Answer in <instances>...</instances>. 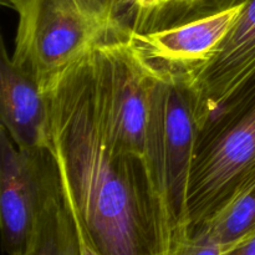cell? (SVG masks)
<instances>
[{
	"mask_svg": "<svg viewBox=\"0 0 255 255\" xmlns=\"http://www.w3.org/2000/svg\"><path fill=\"white\" fill-rule=\"evenodd\" d=\"M255 71V0H246L216 54L188 72L199 129Z\"/></svg>",
	"mask_w": 255,
	"mask_h": 255,
	"instance_id": "obj_8",
	"label": "cell"
},
{
	"mask_svg": "<svg viewBox=\"0 0 255 255\" xmlns=\"http://www.w3.org/2000/svg\"><path fill=\"white\" fill-rule=\"evenodd\" d=\"M81 9L95 20L115 34H126L125 29L119 21L117 16L116 0H77Z\"/></svg>",
	"mask_w": 255,
	"mask_h": 255,
	"instance_id": "obj_12",
	"label": "cell"
},
{
	"mask_svg": "<svg viewBox=\"0 0 255 255\" xmlns=\"http://www.w3.org/2000/svg\"><path fill=\"white\" fill-rule=\"evenodd\" d=\"M224 251L206 231L187 234L177 243L173 255H223Z\"/></svg>",
	"mask_w": 255,
	"mask_h": 255,
	"instance_id": "obj_13",
	"label": "cell"
},
{
	"mask_svg": "<svg viewBox=\"0 0 255 255\" xmlns=\"http://www.w3.org/2000/svg\"><path fill=\"white\" fill-rule=\"evenodd\" d=\"M223 255H255V233L224 252Z\"/></svg>",
	"mask_w": 255,
	"mask_h": 255,
	"instance_id": "obj_15",
	"label": "cell"
},
{
	"mask_svg": "<svg viewBox=\"0 0 255 255\" xmlns=\"http://www.w3.org/2000/svg\"><path fill=\"white\" fill-rule=\"evenodd\" d=\"M65 202H66V201H65ZM67 207H69V206H67ZM70 212H71V216H72V218H74L75 224H76L77 234H79L80 255H99V254H97V252L95 251L94 246H92L91 242H90L89 237H87V234H86V232H85V229L82 228L81 223H80V221H79V219H77V217L75 216L74 212H72L71 209H70Z\"/></svg>",
	"mask_w": 255,
	"mask_h": 255,
	"instance_id": "obj_14",
	"label": "cell"
},
{
	"mask_svg": "<svg viewBox=\"0 0 255 255\" xmlns=\"http://www.w3.org/2000/svg\"><path fill=\"white\" fill-rule=\"evenodd\" d=\"M0 120L19 148L50 149L51 110L47 91L32 75L12 62L4 44L0 62Z\"/></svg>",
	"mask_w": 255,
	"mask_h": 255,
	"instance_id": "obj_9",
	"label": "cell"
},
{
	"mask_svg": "<svg viewBox=\"0 0 255 255\" xmlns=\"http://www.w3.org/2000/svg\"><path fill=\"white\" fill-rule=\"evenodd\" d=\"M95 46L46 90L50 151L64 198L99 255H173L157 221L143 158L110 128Z\"/></svg>",
	"mask_w": 255,
	"mask_h": 255,
	"instance_id": "obj_1",
	"label": "cell"
},
{
	"mask_svg": "<svg viewBox=\"0 0 255 255\" xmlns=\"http://www.w3.org/2000/svg\"><path fill=\"white\" fill-rule=\"evenodd\" d=\"M97 80L115 138L143 158L157 70L139 54L128 32L95 46Z\"/></svg>",
	"mask_w": 255,
	"mask_h": 255,
	"instance_id": "obj_6",
	"label": "cell"
},
{
	"mask_svg": "<svg viewBox=\"0 0 255 255\" xmlns=\"http://www.w3.org/2000/svg\"><path fill=\"white\" fill-rule=\"evenodd\" d=\"M198 231H206L212 238L216 239L224 252L254 234L255 182L242 191Z\"/></svg>",
	"mask_w": 255,
	"mask_h": 255,
	"instance_id": "obj_11",
	"label": "cell"
},
{
	"mask_svg": "<svg viewBox=\"0 0 255 255\" xmlns=\"http://www.w3.org/2000/svg\"><path fill=\"white\" fill-rule=\"evenodd\" d=\"M7 5L17 14L12 62L45 90L95 45L120 35L92 20L77 0H11Z\"/></svg>",
	"mask_w": 255,
	"mask_h": 255,
	"instance_id": "obj_4",
	"label": "cell"
},
{
	"mask_svg": "<svg viewBox=\"0 0 255 255\" xmlns=\"http://www.w3.org/2000/svg\"><path fill=\"white\" fill-rule=\"evenodd\" d=\"M21 255H80L79 234L64 191L45 209L29 247Z\"/></svg>",
	"mask_w": 255,
	"mask_h": 255,
	"instance_id": "obj_10",
	"label": "cell"
},
{
	"mask_svg": "<svg viewBox=\"0 0 255 255\" xmlns=\"http://www.w3.org/2000/svg\"><path fill=\"white\" fill-rule=\"evenodd\" d=\"M62 192L50 149L19 148L0 129V229L6 255H21L50 202Z\"/></svg>",
	"mask_w": 255,
	"mask_h": 255,
	"instance_id": "obj_5",
	"label": "cell"
},
{
	"mask_svg": "<svg viewBox=\"0 0 255 255\" xmlns=\"http://www.w3.org/2000/svg\"><path fill=\"white\" fill-rule=\"evenodd\" d=\"M255 182V71L198 132L188 192L191 233Z\"/></svg>",
	"mask_w": 255,
	"mask_h": 255,
	"instance_id": "obj_3",
	"label": "cell"
},
{
	"mask_svg": "<svg viewBox=\"0 0 255 255\" xmlns=\"http://www.w3.org/2000/svg\"><path fill=\"white\" fill-rule=\"evenodd\" d=\"M243 6L244 2L154 31H128V37L156 70L188 74L216 54Z\"/></svg>",
	"mask_w": 255,
	"mask_h": 255,
	"instance_id": "obj_7",
	"label": "cell"
},
{
	"mask_svg": "<svg viewBox=\"0 0 255 255\" xmlns=\"http://www.w3.org/2000/svg\"><path fill=\"white\" fill-rule=\"evenodd\" d=\"M198 132L196 100L187 74L157 70L143 162L157 221L174 251L191 233L188 192Z\"/></svg>",
	"mask_w": 255,
	"mask_h": 255,
	"instance_id": "obj_2",
	"label": "cell"
},
{
	"mask_svg": "<svg viewBox=\"0 0 255 255\" xmlns=\"http://www.w3.org/2000/svg\"><path fill=\"white\" fill-rule=\"evenodd\" d=\"M2 1H4V4H9V2L11 1V0H2Z\"/></svg>",
	"mask_w": 255,
	"mask_h": 255,
	"instance_id": "obj_16",
	"label": "cell"
}]
</instances>
